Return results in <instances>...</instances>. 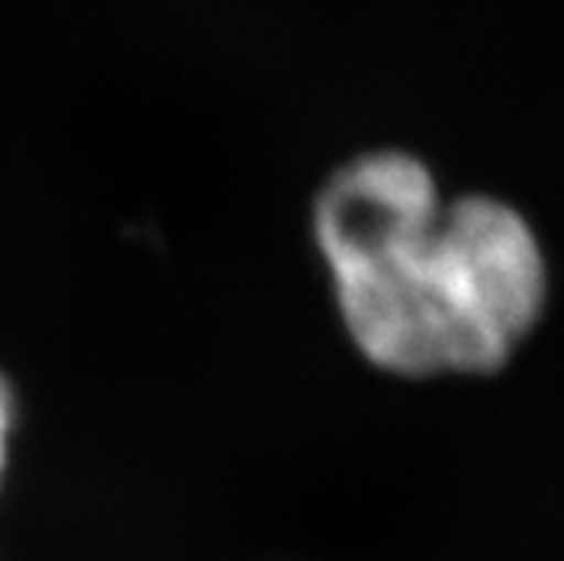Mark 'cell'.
Instances as JSON below:
<instances>
[{"mask_svg": "<svg viewBox=\"0 0 564 561\" xmlns=\"http://www.w3.org/2000/svg\"><path fill=\"white\" fill-rule=\"evenodd\" d=\"M312 230L338 322L379 373L490 376L544 319L551 271L534 224L490 193L446 199L405 149L341 163Z\"/></svg>", "mask_w": 564, "mask_h": 561, "instance_id": "1", "label": "cell"}, {"mask_svg": "<svg viewBox=\"0 0 564 561\" xmlns=\"http://www.w3.org/2000/svg\"><path fill=\"white\" fill-rule=\"evenodd\" d=\"M11 389H8V379L0 376V474H4V456H8V433H11Z\"/></svg>", "mask_w": 564, "mask_h": 561, "instance_id": "2", "label": "cell"}]
</instances>
